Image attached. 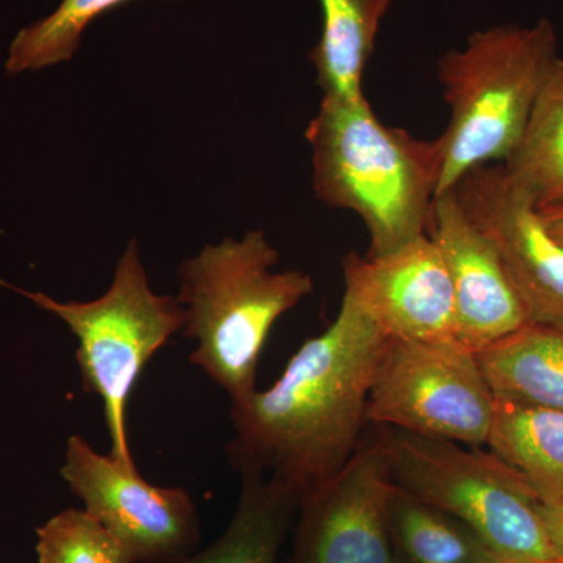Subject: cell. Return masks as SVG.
<instances>
[{"instance_id":"9","label":"cell","mask_w":563,"mask_h":563,"mask_svg":"<svg viewBox=\"0 0 563 563\" xmlns=\"http://www.w3.org/2000/svg\"><path fill=\"white\" fill-rule=\"evenodd\" d=\"M393 490L379 440L362 442L342 472L299 499L288 563H398L388 518Z\"/></svg>"},{"instance_id":"2","label":"cell","mask_w":563,"mask_h":563,"mask_svg":"<svg viewBox=\"0 0 563 563\" xmlns=\"http://www.w3.org/2000/svg\"><path fill=\"white\" fill-rule=\"evenodd\" d=\"M313 191L333 209L357 214L369 233V257L424 235L439 187V141L384 124L366 98L322 96L306 129Z\"/></svg>"},{"instance_id":"5","label":"cell","mask_w":563,"mask_h":563,"mask_svg":"<svg viewBox=\"0 0 563 563\" xmlns=\"http://www.w3.org/2000/svg\"><path fill=\"white\" fill-rule=\"evenodd\" d=\"M376 437L396 487L459 518L499 561H561L531 487L488 448L393 428H379Z\"/></svg>"},{"instance_id":"11","label":"cell","mask_w":563,"mask_h":563,"mask_svg":"<svg viewBox=\"0 0 563 563\" xmlns=\"http://www.w3.org/2000/svg\"><path fill=\"white\" fill-rule=\"evenodd\" d=\"M342 266L344 295L390 339L457 340L453 284L428 233L377 257L347 252Z\"/></svg>"},{"instance_id":"12","label":"cell","mask_w":563,"mask_h":563,"mask_svg":"<svg viewBox=\"0 0 563 563\" xmlns=\"http://www.w3.org/2000/svg\"><path fill=\"white\" fill-rule=\"evenodd\" d=\"M426 233L453 284L459 342L477 354L529 322L501 255L454 190L433 199Z\"/></svg>"},{"instance_id":"17","label":"cell","mask_w":563,"mask_h":563,"mask_svg":"<svg viewBox=\"0 0 563 563\" xmlns=\"http://www.w3.org/2000/svg\"><path fill=\"white\" fill-rule=\"evenodd\" d=\"M388 518L398 563H503L459 518L396 485Z\"/></svg>"},{"instance_id":"18","label":"cell","mask_w":563,"mask_h":563,"mask_svg":"<svg viewBox=\"0 0 563 563\" xmlns=\"http://www.w3.org/2000/svg\"><path fill=\"white\" fill-rule=\"evenodd\" d=\"M537 209L563 202V58L544 81L517 150L501 163Z\"/></svg>"},{"instance_id":"16","label":"cell","mask_w":563,"mask_h":563,"mask_svg":"<svg viewBox=\"0 0 563 563\" xmlns=\"http://www.w3.org/2000/svg\"><path fill=\"white\" fill-rule=\"evenodd\" d=\"M393 0H320L322 32L310 51L317 81L328 98H365L363 77L372 58L380 21Z\"/></svg>"},{"instance_id":"8","label":"cell","mask_w":563,"mask_h":563,"mask_svg":"<svg viewBox=\"0 0 563 563\" xmlns=\"http://www.w3.org/2000/svg\"><path fill=\"white\" fill-rule=\"evenodd\" d=\"M62 477L84 509L120 540L135 563H179L198 551L201 520L190 493L158 487L70 435Z\"/></svg>"},{"instance_id":"13","label":"cell","mask_w":563,"mask_h":563,"mask_svg":"<svg viewBox=\"0 0 563 563\" xmlns=\"http://www.w3.org/2000/svg\"><path fill=\"white\" fill-rule=\"evenodd\" d=\"M476 355L499 402L563 410V324L526 322Z\"/></svg>"},{"instance_id":"20","label":"cell","mask_w":563,"mask_h":563,"mask_svg":"<svg viewBox=\"0 0 563 563\" xmlns=\"http://www.w3.org/2000/svg\"><path fill=\"white\" fill-rule=\"evenodd\" d=\"M36 563H135L85 509L62 510L36 529Z\"/></svg>"},{"instance_id":"3","label":"cell","mask_w":563,"mask_h":563,"mask_svg":"<svg viewBox=\"0 0 563 563\" xmlns=\"http://www.w3.org/2000/svg\"><path fill=\"white\" fill-rule=\"evenodd\" d=\"M279 254L263 231L209 244L180 263L184 331L196 343L192 365L229 393L232 401L257 390L258 358L273 325L312 295L301 272H273Z\"/></svg>"},{"instance_id":"1","label":"cell","mask_w":563,"mask_h":563,"mask_svg":"<svg viewBox=\"0 0 563 563\" xmlns=\"http://www.w3.org/2000/svg\"><path fill=\"white\" fill-rule=\"evenodd\" d=\"M390 336L343 295L332 324L307 340L265 391L232 401L228 455L302 495L342 472L362 444L366 406Z\"/></svg>"},{"instance_id":"19","label":"cell","mask_w":563,"mask_h":563,"mask_svg":"<svg viewBox=\"0 0 563 563\" xmlns=\"http://www.w3.org/2000/svg\"><path fill=\"white\" fill-rule=\"evenodd\" d=\"M124 2L129 0H63L54 13L14 36L7 57V73L18 76L69 62L79 49L85 29Z\"/></svg>"},{"instance_id":"15","label":"cell","mask_w":563,"mask_h":563,"mask_svg":"<svg viewBox=\"0 0 563 563\" xmlns=\"http://www.w3.org/2000/svg\"><path fill=\"white\" fill-rule=\"evenodd\" d=\"M525 477L544 509H563V410L499 402L487 446Z\"/></svg>"},{"instance_id":"4","label":"cell","mask_w":563,"mask_h":563,"mask_svg":"<svg viewBox=\"0 0 563 563\" xmlns=\"http://www.w3.org/2000/svg\"><path fill=\"white\" fill-rule=\"evenodd\" d=\"M559 57L554 25L540 20L532 27L474 32L465 49L440 58L437 77L450 122L437 139L442 157L437 196L474 168L510 157Z\"/></svg>"},{"instance_id":"6","label":"cell","mask_w":563,"mask_h":563,"mask_svg":"<svg viewBox=\"0 0 563 563\" xmlns=\"http://www.w3.org/2000/svg\"><path fill=\"white\" fill-rule=\"evenodd\" d=\"M0 285L60 318L79 339L81 385L102 399L110 455L125 468L139 470L129 446V398L144 366L184 329L185 309L179 299L152 291L136 239L121 255L109 290L95 301L58 302L44 292L3 280Z\"/></svg>"},{"instance_id":"7","label":"cell","mask_w":563,"mask_h":563,"mask_svg":"<svg viewBox=\"0 0 563 563\" xmlns=\"http://www.w3.org/2000/svg\"><path fill=\"white\" fill-rule=\"evenodd\" d=\"M498 399L476 352L459 340H388L377 366L366 421L376 428L487 446Z\"/></svg>"},{"instance_id":"14","label":"cell","mask_w":563,"mask_h":563,"mask_svg":"<svg viewBox=\"0 0 563 563\" xmlns=\"http://www.w3.org/2000/svg\"><path fill=\"white\" fill-rule=\"evenodd\" d=\"M239 473L242 490L231 523L210 547L179 563H277L298 515L299 495L265 474Z\"/></svg>"},{"instance_id":"23","label":"cell","mask_w":563,"mask_h":563,"mask_svg":"<svg viewBox=\"0 0 563 563\" xmlns=\"http://www.w3.org/2000/svg\"><path fill=\"white\" fill-rule=\"evenodd\" d=\"M536 563H563L562 561H555V562H536Z\"/></svg>"},{"instance_id":"22","label":"cell","mask_w":563,"mask_h":563,"mask_svg":"<svg viewBox=\"0 0 563 563\" xmlns=\"http://www.w3.org/2000/svg\"><path fill=\"white\" fill-rule=\"evenodd\" d=\"M539 211L544 224H547L548 231L553 233L555 239L563 244V202L543 207Z\"/></svg>"},{"instance_id":"21","label":"cell","mask_w":563,"mask_h":563,"mask_svg":"<svg viewBox=\"0 0 563 563\" xmlns=\"http://www.w3.org/2000/svg\"><path fill=\"white\" fill-rule=\"evenodd\" d=\"M542 515L555 554L563 562V509H544L542 507Z\"/></svg>"},{"instance_id":"10","label":"cell","mask_w":563,"mask_h":563,"mask_svg":"<svg viewBox=\"0 0 563 563\" xmlns=\"http://www.w3.org/2000/svg\"><path fill=\"white\" fill-rule=\"evenodd\" d=\"M474 224L495 244L529 322L563 324V244L501 163L479 166L453 188Z\"/></svg>"}]
</instances>
